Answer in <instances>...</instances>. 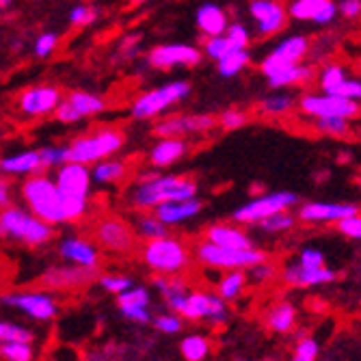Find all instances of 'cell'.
Listing matches in <instances>:
<instances>
[{"mask_svg":"<svg viewBox=\"0 0 361 361\" xmlns=\"http://www.w3.org/2000/svg\"><path fill=\"white\" fill-rule=\"evenodd\" d=\"M204 240L218 247H227V249H251L253 247V240L251 236L240 230L236 225H225V223H216L212 227L206 230Z\"/></svg>","mask_w":361,"mask_h":361,"instance_id":"obj_28","label":"cell"},{"mask_svg":"<svg viewBox=\"0 0 361 361\" xmlns=\"http://www.w3.org/2000/svg\"><path fill=\"white\" fill-rule=\"evenodd\" d=\"M106 109L104 97H99L97 93L91 91H70L63 95L61 104L56 106L54 117L56 122L61 124H76L85 117H93L97 113H102Z\"/></svg>","mask_w":361,"mask_h":361,"instance_id":"obj_15","label":"cell"},{"mask_svg":"<svg viewBox=\"0 0 361 361\" xmlns=\"http://www.w3.org/2000/svg\"><path fill=\"white\" fill-rule=\"evenodd\" d=\"M39 156H42V163L48 169L52 167H61L65 163V147L61 145H50V147H42L39 150Z\"/></svg>","mask_w":361,"mask_h":361,"instance_id":"obj_52","label":"cell"},{"mask_svg":"<svg viewBox=\"0 0 361 361\" xmlns=\"http://www.w3.org/2000/svg\"><path fill=\"white\" fill-rule=\"evenodd\" d=\"M167 305L186 320H210L212 325H220L227 320L225 300L212 292H186L169 298Z\"/></svg>","mask_w":361,"mask_h":361,"instance_id":"obj_8","label":"cell"},{"mask_svg":"<svg viewBox=\"0 0 361 361\" xmlns=\"http://www.w3.org/2000/svg\"><path fill=\"white\" fill-rule=\"evenodd\" d=\"M318 353H320V346H318L316 339L314 337H303V339H298L294 355H292V361H316Z\"/></svg>","mask_w":361,"mask_h":361,"instance_id":"obj_48","label":"cell"},{"mask_svg":"<svg viewBox=\"0 0 361 361\" xmlns=\"http://www.w3.org/2000/svg\"><path fill=\"white\" fill-rule=\"evenodd\" d=\"M294 97L284 91V89H277L273 91L271 95H266L262 102H259V111L268 117H282V115H288L292 109H294Z\"/></svg>","mask_w":361,"mask_h":361,"instance_id":"obj_35","label":"cell"},{"mask_svg":"<svg viewBox=\"0 0 361 361\" xmlns=\"http://www.w3.org/2000/svg\"><path fill=\"white\" fill-rule=\"evenodd\" d=\"M0 238L29 247H44L54 238V227L17 206L0 210Z\"/></svg>","mask_w":361,"mask_h":361,"instance_id":"obj_4","label":"cell"},{"mask_svg":"<svg viewBox=\"0 0 361 361\" xmlns=\"http://www.w3.org/2000/svg\"><path fill=\"white\" fill-rule=\"evenodd\" d=\"M126 175H128V165L124 160H113V158L99 160L91 171V179L97 184H117Z\"/></svg>","mask_w":361,"mask_h":361,"instance_id":"obj_33","label":"cell"},{"mask_svg":"<svg viewBox=\"0 0 361 361\" xmlns=\"http://www.w3.org/2000/svg\"><path fill=\"white\" fill-rule=\"evenodd\" d=\"M186 154H188V143L184 138H160L158 143L152 145L147 160L156 169H167L179 163Z\"/></svg>","mask_w":361,"mask_h":361,"instance_id":"obj_25","label":"cell"},{"mask_svg":"<svg viewBox=\"0 0 361 361\" xmlns=\"http://www.w3.org/2000/svg\"><path fill=\"white\" fill-rule=\"evenodd\" d=\"M314 78H316L314 67L303 65V63H294V65L279 70L277 74H273L266 80H268V87H273L277 91V89H288V87H307L310 83H314Z\"/></svg>","mask_w":361,"mask_h":361,"instance_id":"obj_31","label":"cell"},{"mask_svg":"<svg viewBox=\"0 0 361 361\" xmlns=\"http://www.w3.org/2000/svg\"><path fill=\"white\" fill-rule=\"evenodd\" d=\"M298 264L305 268H320V266H325V253L314 247H307L298 253Z\"/></svg>","mask_w":361,"mask_h":361,"instance_id":"obj_55","label":"cell"},{"mask_svg":"<svg viewBox=\"0 0 361 361\" xmlns=\"http://www.w3.org/2000/svg\"><path fill=\"white\" fill-rule=\"evenodd\" d=\"M202 48L191 44H163L147 52V65L154 70H173V67H195L202 63Z\"/></svg>","mask_w":361,"mask_h":361,"instance_id":"obj_14","label":"cell"},{"mask_svg":"<svg viewBox=\"0 0 361 361\" xmlns=\"http://www.w3.org/2000/svg\"><path fill=\"white\" fill-rule=\"evenodd\" d=\"M298 111L310 119H320V117H344V119H355L361 113V106L353 99H346L335 93H303L296 102Z\"/></svg>","mask_w":361,"mask_h":361,"instance_id":"obj_10","label":"cell"},{"mask_svg":"<svg viewBox=\"0 0 361 361\" xmlns=\"http://www.w3.org/2000/svg\"><path fill=\"white\" fill-rule=\"evenodd\" d=\"M126 136L117 128H99L87 134L76 136L70 145H65V163L95 165L99 160L117 154L124 147Z\"/></svg>","mask_w":361,"mask_h":361,"instance_id":"obj_3","label":"cell"},{"mask_svg":"<svg viewBox=\"0 0 361 361\" xmlns=\"http://www.w3.org/2000/svg\"><path fill=\"white\" fill-rule=\"evenodd\" d=\"M138 44H141V33H130L122 37V42H119V48H117L122 61H128V58H132L138 52Z\"/></svg>","mask_w":361,"mask_h":361,"instance_id":"obj_53","label":"cell"},{"mask_svg":"<svg viewBox=\"0 0 361 361\" xmlns=\"http://www.w3.org/2000/svg\"><path fill=\"white\" fill-rule=\"evenodd\" d=\"M58 255L67 264L85 266V268H97L99 266V249L93 240L83 236H67L58 243Z\"/></svg>","mask_w":361,"mask_h":361,"instance_id":"obj_23","label":"cell"},{"mask_svg":"<svg viewBox=\"0 0 361 361\" xmlns=\"http://www.w3.org/2000/svg\"><path fill=\"white\" fill-rule=\"evenodd\" d=\"M0 357L5 361H33V346L29 342L0 344Z\"/></svg>","mask_w":361,"mask_h":361,"instance_id":"obj_45","label":"cell"},{"mask_svg":"<svg viewBox=\"0 0 361 361\" xmlns=\"http://www.w3.org/2000/svg\"><path fill=\"white\" fill-rule=\"evenodd\" d=\"M249 275L255 284H266V282H271V279H275V268L268 262H259V264L249 268Z\"/></svg>","mask_w":361,"mask_h":361,"instance_id":"obj_58","label":"cell"},{"mask_svg":"<svg viewBox=\"0 0 361 361\" xmlns=\"http://www.w3.org/2000/svg\"><path fill=\"white\" fill-rule=\"evenodd\" d=\"M225 35L230 42L236 46V48H249V42H251V33L249 29L243 24V22H234L225 29Z\"/></svg>","mask_w":361,"mask_h":361,"instance_id":"obj_51","label":"cell"},{"mask_svg":"<svg viewBox=\"0 0 361 361\" xmlns=\"http://www.w3.org/2000/svg\"><path fill=\"white\" fill-rule=\"evenodd\" d=\"M150 292L145 288H128L126 292L117 294V305L122 310V314L132 320V323H150L152 314H150Z\"/></svg>","mask_w":361,"mask_h":361,"instance_id":"obj_24","label":"cell"},{"mask_svg":"<svg viewBox=\"0 0 361 361\" xmlns=\"http://www.w3.org/2000/svg\"><path fill=\"white\" fill-rule=\"evenodd\" d=\"M359 106H361V99H359Z\"/></svg>","mask_w":361,"mask_h":361,"instance_id":"obj_64","label":"cell"},{"mask_svg":"<svg viewBox=\"0 0 361 361\" xmlns=\"http://www.w3.org/2000/svg\"><path fill=\"white\" fill-rule=\"evenodd\" d=\"M134 230L141 234L145 240H154V238H160V236H167V225L163 223V220H158L154 214L136 216Z\"/></svg>","mask_w":361,"mask_h":361,"instance_id":"obj_40","label":"cell"},{"mask_svg":"<svg viewBox=\"0 0 361 361\" xmlns=\"http://www.w3.org/2000/svg\"><path fill=\"white\" fill-rule=\"evenodd\" d=\"M232 50H238V48L230 42L225 33H223V35H216V37H206L204 48H202V52L208 54L210 58H214V61H218V58H223V56H225L227 52H232Z\"/></svg>","mask_w":361,"mask_h":361,"instance_id":"obj_44","label":"cell"},{"mask_svg":"<svg viewBox=\"0 0 361 361\" xmlns=\"http://www.w3.org/2000/svg\"><path fill=\"white\" fill-rule=\"evenodd\" d=\"M93 238L99 247L113 253H128L136 243L132 225L122 216H113V214L102 216L93 225Z\"/></svg>","mask_w":361,"mask_h":361,"instance_id":"obj_13","label":"cell"},{"mask_svg":"<svg viewBox=\"0 0 361 361\" xmlns=\"http://www.w3.org/2000/svg\"><path fill=\"white\" fill-rule=\"evenodd\" d=\"M337 13H342L348 19H357L361 15V0H342L337 5Z\"/></svg>","mask_w":361,"mask_h":361,"instance_id":"obj_59","label":"cell"},{"mask_svg":"<svg viewBox=\"0 0 361 361\" xmlns=\"http://www.w3.org/2000/svg\"><path fill=\"white\" fill-rule=\"evenodd\" d=\"M348 126H351V119H344V117H320V119H314V128L318 132L327 134V136H344V134H348Z\"/></svg>","mask_w":361,"mask_h":361,"instance_id":"obj_42","label":"cell"},{"mask_svg":"<svg viewBox=\"0 0 361 361\" xmlns=\"http://www.w3.org/2000/svg\"><path fill=\"white\" fill-rule=\"evenodd\" d=\"M218 126V119L208 113H175L158 119L152 134L158 138H182L186 134H206Z\"/></svg>","mask_w":361,"mask_h":361,"instance_id":"obj_9","label":"cell"},{"mask_svg":"<svg viewBox=\"0 0 361 361\" xmlns=\"http://www.w3.org/2000/svg\"><path fill=\"white\" fill-rule=\"evenodd\" d=\"M63 93L56 85H37L29 87L19 93L17 97V109L29 117H44L56 111L61 104Z\"/></svg>","mask_w":361,"mask_h":361,"instance_id":"obj_18","label":"cell"},{"mask_svg":"<svg viewBox=\"0 0 361 361\" xmlns=\"http://www.w3.org/2000/svg\"><path fill=\"white\" fill-rule=\"evenodd\" d=\"M195 24L204 37H216L223 35L225 29L230 26L227 13L223 7H218L214 3H204L195 13Z\"/></svg>","mask_w":361,"mask_h":361,"instance_id":"obj_29","label":"cell"},{"mask_svg":"<svg viewBox=\"0 0 361 361\" xmlns=\"http://www.w3.org/2000/svg\"><path fill=\"white\" fill-rule=\"evenodd\" d=\"M97 15H99V11L93 5H76L70 11V24L76 29H85L95 22Z\"/></svg>","mask_w":361,"mask_h":361,"instance_id":"obj_46","label":"cell"},{"mask_svg":"<svg viewBox=\"0 0 361 361\" xmlns=\"http://www.w3.org/2000/svg\"><path fill=\"white\" fill-rule=\"evenodd\" d=\"M7 342H33V333L15 323H7V320H0V344Z\"/></svg>","mask_w":361,"mask_h":361,"instance_id":"obj_43","label":"cell"},{"mask_svg":"<svg viewBox=\"0 0 361 361\" xmlns=\"http://www.w3.org/2000/svg\"><path fill=\"white\" fill-rule=\"evenodd\" d=\"M197 197V182L188 175H156L145 182H136L128 195L130 206L136 210L156 208L165 202H182Z\"/></svg>","mask_w":361,"mask_h":361,"instance_id":"obj_1","label":"cell"},{"mask_svg":"<svg viewBox=\"0 0 361 361\" xmlns=\"http://www.w3.org/2000/svg\"><path fill=\"white\" fill-rule=\"evenodd\" d=\"M204 204L199 202L197 197L191 199H182V202H165L154 208V216L158 220H163L165 225H177L182 220H188L193 216H197L202 212Z\"/></svg>","mask_w":361,"mask_h":361,"instance_id":"obj_27","label":"cell"},{"mask_svg":"<svg viewBox=\"0 0 361 361\" xmlns=\"http://www.w3.org/2000/svg\"><path fill=\"white\" fill-rule=\"evenodd\" d=\"M335 95H342V97L353 99V102L359 104V99H361V80H357V78H346L344 83H342V87H339V89L335 91Z\"/></svg>","mask_w":361,"mask_h":361,"instance_id":"obj_57","label":"cell"},{"mask_svg":"<svg viewBox=\"0 0 361 361\" xmlns=\"http://www.w3.org/2000/svg\"><path fill=\"white\" fill-rule=\"evenodd\" d=\"M346 72L344 67L339 63H327L323 70H320V74L316 76L318 80V87L323 93H335L339 87H342V83L346 80Z\"/></svg>","mask_w":361,"mask_h":361,"instance_id":"obj_36","label":"cell"},{"mask_svg":"<svg viewBox=\"0 0 361 361\" xmlns=\"http://www.w3.org/2000/svg\"><path fill=\"white\" fill-rule=\"evenodd\" d=\"M154 286H156V290H158L160 294L165 296V300H169V298H173V296H179V294H186V292H191L184 279L173 277V275L156 277V279H154Z\"/></svg>","mask_w":361,"mask_h":361,"instance_id":"obj_41","label":"cell"},{"mask_svg":"<svg viewBox=\"0 0 361 361\" xmlns=\"http://www.w3.org/2000/svg\"><path fill=\"white\" fill-rule=\"evenodd\" d=\"M3 173H5V171H3V160H0V177H3Z\"/></svg>","mask_w":361,"mask_h":361,"instance_id":"obj_63","label":"cell"},{"mask_svg":"<svg viewBox=\"0 0 361 361\" xmlns=\"http://www.w3.org/2000/svg\"><path fill=\"white\" fill-rule=\"evenodd\" d=\"M296 323V307L288 300H279L266 312V325L275 333H288Z\"/></svg>","mask_w":361,"mask_h":361,"instance_id":"obj_32","label":"cell"},{"mask_svg":"<svg viewBox=\"0 0 361 361\" xmlns=\"http://www.w3.org/2000/svg\"><path fill=\"white\" fill-rule=\"evenodd\" d=\"M154 327L163 333H177L179 329H182V318L175 316V314H160L154 320Z\"/></svg>","mask_w":361,"mask_h":361,"instance_id":"obj_56","label":"cell"},{"mask_svg":"<svg viewBox=\"0 0 361 361\" xmlns=\"http://www.w3.org/2000/svg\"><path fill=\"white\" fill-rule=\"evenodd\" d=\"M11 3H13V0H0V11H5Z\"/></svg>","mask_w":361,"mask_h":361,"instance_id":"obj_61","label":"cell"},{"mask_svg":"<svg viewBox=\"0 0 361 361\" xmlns=\"http://www.w3.org/2000/svg\"><path fill=\"white\" fill-rule=\"evenodd\" d=\"M93 277L97 275V268H85V266H52L48 268L42 277H39V284L48 290H76L80 286H87L93 282Z\"/></svg>","mask_w":361,"mask_h":361,"instance_id":"obj_19","label":"cell"},{"mask_svg":"<svg viewBox=\"0 0 361 361\" xmlns=\"http://www.w3.org/2000/svg\"><path fill=\"white\" fill-rule=\"evenodd\" d=\"M251 63V52L249 48H238L227 52L223 58H218L216 65H218V74L223 78H234L238 76L243 70H247V65Z\"/></svg>","mask_w":361,"mask_h":361,"instance_id":"obj_34","label":"cell"},{"mask_svg":"<svg viewBox=\"0 0 361 361\" xmlns=\"http://www.w3.org/2000/svg\"><path fill=\"white\" fill-rule=\"evenodd\" d=\"M56 46H58V35L46 31V33H42L35 39V56L46 58V56H50L56 50Z\"/></svg>","mask_w":361,"mask_h":361,"instance_id":"obj_50","label":"cell"},{"mask_svg":"<svg viewBox=\"0 0 361 361\" xmlns=\"http://www.w3.org/2000/svg\"><path fill=\"white\" fill-rule=\"evenodd\" d=\"M337 230L342 232L344 236H348V238L361 240V214L355 212V214L342 218V220H339V223H337Z\"/></svg>","mask_w":361,"mask_h":361,"instance_id":"obj_54","label":"cell"},{"mask_svg":"<svg viewBox=\"0 0 361 361\" xmlns=\"http://www.w3.org/2000/svg\"><path fill=\"white\" fill-rule=\"evenodd\" d=\"M191 91H193V87L188 80H171V83H167L163 87L138 95L130 106V115L134 119H138V122L158 117L165 111H169L173 104L184 102V99L191 95Z\"/></svg>","mask_w":361,"mask_h":361,"instance_id":"obj_6","label":"cell"},{"mask_svg":"<svg viewBox=\"0 0 361 361\" xmlns=\"http://www.w3.org/2000/svg\"><path fill=\"white\" fill-rule=\"evenodd\" d=\"M99 286L113 294H122L132 288V279L128 275H99Z\"/></svg>","mask_w":361,"mask_h":361,"instance_id":"obj_49","label":"cell"},{"mask_svg":"<svg viewBox=\"0 0 361 361\" xmlns=\"http://www.w3.org/2000/svg\"><path fill=\"white\" fill-rule=\"evenodd\" d=\"M284 282L290 286H298V288H312V286H323L329 284L335 279V273L327 266H320V268H305L300 266L298 262H292L284 268L282 273Z\"/></svg>","mask_w":361,"mask_h":361,"instance_id":"obj_26","label":"cell"},{"mask_svg":"<svg viewBox=\"0 0 361 361\" xmlns=\"http://www.w3.org/2000/svg\"><path fill=\"white\" fill-rule=\"evenodd\" d=\"M310 39L305 35H290L286 39H282L262 61H259V72H262L266 78H271L273 74H277L279 70H284L288 65L294 63H303V58L310 52Z\"/></svg>","mask_w":361,"mask_h":361,"instance_id":"obj_12","label":"cell"},{"mask_svg":"<svg viewBox=\"0 0 361 361\" xmlns=\"http://www.w3.org/2000/svg\"><path fill=\"white\" fill-rule=\"evenodd\" d=\"M247 286V275L245 271H227L225 277L218 282V296L223 300H232L236 298L240 292H243V288Z\"/></svg>","mask_w":361,"mask_h":361,"instance_id":"obj_38","label":"cell"},{"mask_svg":"<svg viewBox=\"0 0 361 361\" xmlns=\"http://www.w3.org/2000/svg\"><path fill=\"white\" fill-rule=\"evenodd\" d=\"M56 186L70 199H87L91 188V171L80 163H63L54 177Z\"/></svg>","mask_w":361,"mask_h":361,"instance_id":"obj_20","label":"cell"},{"mask_svg":"<svg viewBox=\"0 0 361 361\" xmlns=\"http://www.w3.org/2000/svg\"><path fill=\"white\" fill-rule=\"evenodd\" d=\"M249 15L259 37L279 35L288 24V7L282 0H251Z\"/></svg>","mask_w":361,"mask_h":361,"instance_id":"obj_16","label":"cell"},{"mask_svg":"<svg viewBox=\"0 0 361 361\" xmlns=\"http://www.w3.org/2000/svg\"><path fill=\"white\" fill-rule=\"evenodd\" d=\"M0 303L7 305V307H15V310H22L24 314H29L35 320H52L58 314V303L48 294V292H11V294H3Z\"/></svg>","mask_w":361,"mask_h":361,"instance_id":"obj_17","label":"cell"},{"mask_svg":"<svg viewBox=\"0 0 361 361\" xmlns=\"http://www.w3.org/2000/svg\"><path fill=\"white\" fill-rule=\"evenodd\" d=\"M294 214L288 212V210H282V212H275L266 218L259 220V230L266 232V234H282V232H288L294 227Z\"/></svg>","mask_w":361,"mask_h":361,"instance_id":"obj_39","label":"cell"},{"mask_svg":"<svg viewBox=\"0 0 361 361\" xmlns=\"http://www.w3.org/2000/svg\"><path fill=\"white\" fill-rule=\"evenodd\" d=\"M3 171L7 175H39L46 173V167L42 163L39 150H26L3 158Z\"/></svg>","mask_w":361,"mask_h":361,"instance_id":"obj_30","label":"cell"},{"mask_svg":"<svg viewBox=\"0 0 361 361\" xmlns=\"http://www.w3.org/2000/svg\"><path fill=\"white\" fill-rule=\"evenodd\" d=\"M288 17L325 26L337 17V3L335 0H292L288 5Z\"/></svg>","mask_w":361,"mask_h":361,"instance_id":"obj_21","label":"cell"},{"mask_svg":"<svg viewBox=\"0 0 361 361\" xmlns=\"http://www.w3.org/2000/svg\"><path fill=\"white\" fill-rule=\"evenodd\" d=\"M359 212L355 204H339V202H307L298 208V220L303 223H339L342 218Z\"/></svg>","mask_w":361,"mask_h":361,"instance_id":"obj_22","label":"cell"},{"mask_svg":"<svg viewBox=\"0 0 361 361\" xmlns=\"http://www.w3.org/2000/svg\"><path fill=\"white\" fill-rule=\"evenodd\" d=\"M216 119H218V126L223 130H238L249 122V115L243 113V111H238V109H227V111L220 113Z\"/></svg>","mask_w":361,"mask_h":361,"instance_id":"obj_47","label":"cell"},{"mask_svg":"<svg viewBox=\"0 0 361 361\" xmlns=\"http://www.w3.org/2000/svg\"><path fill=\"white\" fill-rule=\"evenodd\" d=\"M130 3L136 7V5H143V3H147V0H130Z\"/></svg>","mask_w":361,"mask_h":361,"instance_id":"obj_62","label":"cell"},{"mask_svg":"<svg viewBox=\"0 0 361 361\" xmlns=\"http://www.w3.org/2000/svg\"><path fill=\"white\" fill-rule=\"evenodd\" d=\"M13 206V184L9 179L0 177V210H7Z\"/></svg>","mask_w":361,"mask_h":361,"instance_id":"obj_60","label":"cell"},{"mask_svg":"<svg viewBox=\"0 0 361 361\" xmlns=\"http://www.w3.org/2000/svg\"><path fill=\"white\" fill-rule=\"evenodd\" d=\"M141 259L150 271L158 275H179L191 264V251L182 238L167 234L147 240L141 249Z\"/></svg>","mask_w":361,"mask_h":361,"instance_id":"obj_5","label":"cell"},{"mask_svg":"<svg viewBox=\"0 0 361 361\" xmlns=\"http://www.w3.org/2000/svg\"><path fill=\"white\" fill-rule=\"evenodd\" d=\"M19 195H22L26 208L37 216L46 220L50 225L67 223V212H65V195L56 186L54 179L48 175H29L22 186H19Z\"/></svg>","mask_w":361,"mask_h":361,"instance_id":"obj_2","label":"cell"},{"mask_svg":"<svg viewBox=\"0 0 361 361\" xmlns=\"http://www.w3.org/2000/svg\"><path fill=\"white\" fill-rule=\"evenodd\" d=\"M294 204H298V197L290 191H277V193H268V195H259L251 202L243 204L240 208L234 210L232 218L238 225H255L262 218L292 208Z\"/></svg>","mask_w":361,"mask_h":361,"instance_id":"obj_11","label":"cell"},{"mask_svg":"<svg viewBox=\"0 0 361 361\" xmlns=\"http://www.w3.org/2000/svg\"><path fill=\"white\" fill-rule=\"evenodd\" d=\"M179 351H182V357L186 361H204L210 355V342L204 335H186L179 344Z\"/></svg>","mask_w":361,"mask_h":361,"instance_id":"obj_37","label":"cell"},{"mask_svg":"<svg viewBox=\"0 0 361 361\" xmlns=\"http://www.w3.org/2000/svg\"><path fill=\"white\" fill-rule=\"evenodd\" d=\"M197 259L204 266L218 268V271H249L251 266L266 262L268 255L259 249H227L212 245L208 240H202L195 249Z\"/></svg>","mask_w":361,"mask_h":361,"instance_id":"obj_7","label":"cell"}]
</instances>
